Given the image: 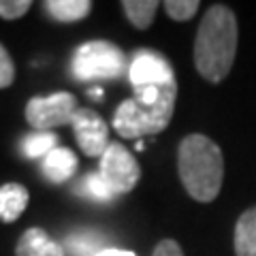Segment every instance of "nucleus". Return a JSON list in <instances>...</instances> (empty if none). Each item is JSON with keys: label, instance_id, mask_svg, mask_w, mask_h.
Masks as SVG:
<instances>
[{"label": "nucleus", "instance_id": "15", "mask_svg": "<svg viewBox=\"0 0 256 256\" xmlns=\"http://www.w3.org/2000/svg\"><path fill=\"white\" fill-rule=\"evenodd\" d=\"M58 146V137L50 130V132H32L28 134L22 143V150L28 158H45L52 150Z\"/></svg>", "mask_w": 256, "mask_h": 256}, {"label": "nucleus", "instance_id": "2", "mask_svg": "<svg viewBox=\"0 0 256 256\" xmlns=\"http://www.w3.org/2000/svg\"><path fill=\"white\" fill-rule=\"evenodd\" d=\"M178 173L182 186L198 203H212L220 194L224 178L222 150L201 132L184 137L178 148Z\"/></svg>", "mask_w": 256, "mask_h": 256}, {"label": "nucleus", "instance_id": "8", "mask_svg": "<svg viewBox=\"0 0 256 256\" xmlns=\"http://www.w3.org/2000/svg\"><path fill=\"white\" fill-rule=\"evenodd\" d=\"M70 126L84 154L90 158H100L109 146V126L105 120L92 109H77Z\"/></svg>", "mask_w": 256, "mask_h": 256}, {"label": "nucleus", "instance_id": "3", "mask_svg": "<svg viewBox=\"0 0 256 256\" xmlns=\"http://www.w3.org/2000/svg\"><path fill=\"white\" fill-rule=\"evenodd\" d=\"M175 100H178V82L162 88V94L156 102H141L132 96L118 105L114 111V130L122 139H141L148 134H158L169 126Z\"/></svg>", "mask_w": 256, "mask_h": 256}, {"label": "nucleus", "instance_id": "21", "mask_svg": "<svg viewBox=\"0 0 256 256\" xmlns=\"http://www.w3.org/2000/svg\"><path fill=\"white\" fill-rule=\"evenodd\" d=\"M152 256H184V252L175 239H162V242L156 244Z\"/></svg>", "mask_w": 256, "mask_h": 256}, {"label": "nucleus", "instance_id": "17", "mask_svg": "<svg viewBox=\"0 0 256 256\" xmlns=\"http://www.w3.org/2000/svg\"><path fill=\"white\" fill-rule=\"evenodd\" d=\"M100 242H98V237H94V235H75V237H70L68 239V248L73 250L77 256H96L100 252Z\"/></svg>", "mask_w": 256, "mask_h": 256}, {"label": "nucleus", "instance_id": "10", "mask_svg": "<svg viewBox=\"0 0 256 256\" xmlns=\"http://www.w3.org/2000/svg\"><path fill=\"white\" fill-rule=\"evenodd\" d=\"M77 164L79 162L75 152H70L68 148H56L43 158V173L47 175L50 182L62 184L75 175Z\"/></svg>", "mask_w": 256, "mask_h": 256}, {"label": "nucleus", "instance_id": "4", "mask_svg": "<svg viewBox=\"0 0 256 256\" xmlns=\"http://www.w3.org/2000/svg\"><path fill=\"white\" fill-rule=\"evenodd\" d=\"M70 70L79 82L116 79L126 70V56L109 41H88L75 50Z\"/></svg>", "mask_w": 256, "mask_h": 256}, {"label": "nucleus", "instance_id": "1", "mask_svg": "<svg viewBox=\"0 0 256 256\" xmlns=\"http://www.w3.org/2000/svg\"><path fill=\"white\" fill-rule=\"evenodd\" d=\"M237 18L224 4H214L205 11L194 38L196 73L210 84H220L233 68L237 54Z\"/></svg>", "mask_w": 256, "mask_h": 256}, {"label": "nucleus", "instance_id": "11", "mask_svg": "<svg viewBox=\"0 0 256 256\" xmlns=\"http://www.w3.org/2000/svg\"><path fill=\"white\" fill-rule=\"evenodd\" d=\"M30 201V194L26 186H22L18 182H9L4 186H0V220L11 224L26 212Z\"/></svg>", "mask_w": 256, "mask_h": 256}, {"label": "nucleus", "instance_id": "12", "mask_svg": "<svg viewBox=\"0 0 256 256\" xmlns=\"http://www.w3.org/2000/svg\"><path fill=\"white\" fill-rule=\"evenodd\" d=\"M43 9L56 22L75 24L90 15L92 2L90 0H47V2H43Z\"/></svg>", "mask_w": 256, "mask_h": 256}, {"label": "nucleus", "instance_id": "13", "mask_svg": "<svg viewBox=\"0 0 256 256\" xmlns=\"http://www.w3.org/2000/svg\"><path fill=\"white\" fill-rule=\"evenodd\" d=\"M235 256H256V205L246 210L235 224Z\"/></svg>", "mask_w": 256, "mask_h": 256}, {"label": "nucleus", "instance_id": "6", "mask_svg": "<svg viewBox=\"0 0 256 256\" xmlns=\"http://www.w3.org/2000/svg\"><path fill=\"white\" fill-rule=\"evenodd\" d=\"M77 98L70 92H54L50 96H34L26 105V120L36 132H50V128H58L70 124L75 111Z\"/></svg>", "mask_w": 256, "mask_h": 256}, {"label": "nucleus", "instance_id": "9", "mask_svg": "<svg viewBox=\"0 0 256 256\" xmlns=\"http://www.w3.org/2000/svg\"><path fill=\"white\" fill-rule=\"evenodd\" d=\"M15 256H66V252L43 228H28L20 237Z\"/></svg>", "mask_w": 256, "mask_h": 256}, {"label": "nucleus", "instance_id": "16", "mask_svg": "<svg viewBox=\"0 0 256 256\" xmlns=\"http://www.w3.org/2000/svg\"><path fill=\"white\" fill-rule=\"evenodd\" d=\"M162 6L173 22H188L196 15L201 2L198 0H166Z\"/></svg>", "mask_w": 256, "mask_h": 256}, {"label": "nucleus", "instance_id": "20", "mask_svg": "<svg viewBox=\"0 0 256 256\" xmlns=\"http://www.w3.org/2000/svg\"><path fill=\"white\" fill-rule=\"evenodd\" d=\"M15 82V64L11 60L9 52L4 50V45L0 43V90L9 88Z\"/></svg>", "mask_w": 256, "mask_h": 256}, {"label": "nucleus", "instance_id": "18", "mask_svg": "<svg viewBox=\"0 0 256 256\" xmlns=\"http://www.w3.org/2000/svg\"><path fill=\"white\" fill-rule=\"evenodd\" d=\"M84 190L86 194L90 198H96V201H111L114 198V194H111V190L105 182H102V178L98 173H90L84 182Z\"/></svg>", "mask_w": 256, "mask_h": 256}, {"label": "nucleus", "instance_id": "23", "mask_svg": "<svg viewBox=\"0 0 256 256\" xmlns=\"http://www.w3.org/2000/svg\"><path fill=\"white\" fill-rule=\"evenodd\" d=\"M90 94H92V98H102V90H90Z\"/></svg>", "mask_w": 256, "mask_h": 256}, {"label": "nucleus", "instance_id": "14", "mask_svg": "<svg viewBox=\"0 0 256 256\" xmlns=\"http://www.w3.org/2000/svg\"><path fill=\"white\" fill-rule=\"evenodd\" d=\"M158 6L160 4L156 2V0H124L122 2V9L126 13L128 22L139 30H146V28L152 26Z\"/></svg>", "mask_w": 256, "mask_h": 256}, {"label": "nucleus", "instance_id": "7", "mask_svg": "<svg viewBox=\"0 0 256 256\" xmlns=\"http://www.w3.org/2000/svg\"><path fill=\"white\" fill-rule=\"evenodd\" d=\"M128 77L134 90L137 88H162L175 82L169 60L154 50H137L132 54Z\"/></svg>", "mask_w": 256, "mask_h": 256}, {"label": "nucleus", "instance_id": "22", "mask_svg": "<svg viewBox=\"0 0 256 256\" xmlns=\"http://www.w3.org/2000/svg\"><path fill=\"white\" fill-rule=\"evenodd\" d=\"M96 256H137V254L130 250H120V248H105V250H100Z\"/></svg>", "mask_w": 256, "mask_h": 256}, {"label": "nucleus", "instance_id": "19", "mask_svg": "<svg viewBox=\"0 0 256 256\" xmlns=\"http://www.w3.org/2000/svg\"><path fill=\"white\" fill-rule=\"evenodd\" d=\"M32 6L30 0H0V18L2 20H20Z\"/></svg>", "mask_w": 256, "mask_h": 256}, {"label": "nucleus", "instance_id": "5", "mask_svg": "<svg viewBox=\"0 0 256 256\" xmlns=\"http://www.w3.org/2000/svg\"><path fill=\"white\" fill-rule=\"evenodd\" d=\"M98 175L109 186L111 194L122 196V194L132 192L134 186L139 184L141 169H139L137 158L130 154V150L122 146V143L114 141V143H109L107 150L100 156Z\"/></svg>", "mask_w": 256, "mask_h": 256}]
</instances>
